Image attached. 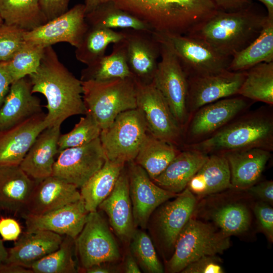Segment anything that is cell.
I'll list each match as a JSON object with an SVG mask.
<instances>
[{
	"label": "cell",
	"instance_id": "obj_1",
	"mask_svg": "<svg viewBox=\"0 0 273 273\" xmlns=\"http://www.w3.org/2000/svg\"><path fill=\"white\" fill-rule=\"evenodd\" d=\"M28 77L32 93L46 99L47 127L61 126L70 117L86 114L81 80L62 63L52 46L44 48L38 69Z\"/></svg>",
	"mask_w": 273,
	"mask_h": 273
},
{
	"label": "cell",
	"instance_id": "obj_2",
	"mask_svg": "<svg viewBox=\"0 0 273 273\" xmlns=\"http://www.w3.org/2000/svg\"><path fill=\"white\" fill-rule=\"evenodd\" d=\"M160 34L186 35L218 10L212 0H110Z\"/></svg>",
	"mask_w": 273,
	"mask_h": 273
},
{
	"label": "cell",
	"instance_id": "obj_3",
	"mask_svg": "<svg viewBox=\"0 0 273 273\" xmlns=\"http://www.w3.org/2000/svg\"><path fill=\"white\" fill-rule=\"evenodd\" d=\"M259 148L273 150V114L264 107L239 115L209 137L183 145L207 155Z\"/></svg>",
	"mask_w": 273,
	"mask_h": 273
},
{
	"label": "cell",
	"instance_id": "obj_4",
	"mask_svg": "<svg viewBox=\"0 0 273 273\" xmlns=\"http://www.w3.org/2000/svg\"><path fill=\"white\" fill-rule=\"evenodd\" d=\"M267 16L251 7L235 12L217 10L186 35L199 39L221 55L232 57L260 33Z\"/></svg>",
	"mask_w": 273,
	"mask_h": 273
},
{
	"label": "cell",
	"instance_id": "obj_5",
	"mask_svg": "<svg viewBox=\"0 0 273 273\" xmlns=\"http://www.w3.org/2000/svg\"><path fill=\"white\" fill-rule=\"evenodd\" d=\"M86 114L90 115L102 130L123 112L137 108L134 78L104 81H81Z\"/></svg>",
	"mask_w": 273,
	"mask_h": 273
},
{
	"label": "cell",
	"instance_id": "obj_6",
	"mask_svg": "<svg viewBox=\"0 0 273 273\" xmlns=\"http://www.w3.org/2000/svg\"><path fill=\"white\" fill-rule=\"evenodd\" d=\"M230 236L211 224L190 218L179 234L174 252L167 262L168 272H181L188 264L205 256L222 254L230 246Z\"/></svg>",
	"mask_w": 273,
	"mask_h": 273
},
{
	"label": "cell",
	"instance_id": "obj_7",
	"mask_svg": "<svg viewBox=\"0 0 273 273\" xmlns=\"http://www.w3.org/2000/svg\"><path fill=\"white\" fill-rule=\"evenodd\" d=\"M148 133L143 114L135 108L119 114L99 138L107 159L127 163L134 160Z\"/></svg>",
	"mask_w": 273,
	"mask_h": 273
},
{
	"label": "cell",
	"instance_id": "obj_8",
	"mask_svg": "<svg viewBox=\"0 0 273 273\" xmlns=\"http://www.w3.org/2000/svg\"><path fill=\"white\" fill-rule=\"evenodd\" d=\"M153 34L171 49L188 77L217 73L229 68L231 57L199 39L178 34Z\"/></svg>",
	"mask_w": 273,
	"mask_h": 273
},
{
	"label": "cell",
	"instance_id": "obj_9",
	"mask_svg": "<svg viewBox=\"0 0 273 273\" xmlns=\"http://www.w3.org/2000/svg\"><path fill=\"white\" fill-rule=\"evenodd\" d=\"M156 39L160 44L161 60L152 81L184 132L190 117L187 105L188 77L171 49Z\"/></svg>",
	"mask_w": 273,
	"mask_h": 273
},
{
	"label": "cell",
	"instance_id": "obj_10",
	"mask_svg": "<svg viewBox=\"0 0 273 273\" xmlns=\"http://www.w3.org/2000/svg\"><path fill=\"white\" fill-rule=\"evenodd\" d=\"M74 243L81 270L96 264L113 262L120 258L117 242L107 222L97 210L88 213Z\"/></svg>",
	"mask_w": 273,
	"mask_h": 273
},
{
	"label": "cell",
	"instance_id": "obj_11",
	"mask_svg": "<svg viewBox=\"0 0 273 273\" xmlns=\"http://www.w3.org/2000/svg\"><path fill=\"white\" fill-rule=\"evenodd\" d=\"M134 80L136 108L143 114L149 132L154 137L176 147L182 146L183 129L153 82L143 83Z\"/></svg>",
	"mask_w": 273,
	"mask_h": 273
},
{
	"label": "cell",
	"instance_id": "obj_12",
	"mask_svg": "<svg viewBox=\"0 0 273 273\" xmlns=\"http://www.w3.org/2000/svg\"><path fill=\"white\" fill-rule=\"evenodd\" d=\"M251 100L237 95L205 105L192 114L184 129L183 145L201 141L246 112Z\"/></svg>",
	"mask_w": 273,
	"mask_h": 273
},
{
	"label": "cell",
	"instance_id": "obj_13",
	"mask_svg": "<svg viewBox=\"0 0 273 273\" xmlns=\"http://www.w3.org/2000/svg\"><path fill=\"white\" fill-rule=\"evenodd\" d=\"M52 175L80 189L104 165L107 159L100 138L79 147L59 153Z\"/></svg>",
	"mask_w": 273,
	"mask_h": 273
},
{
	"label": "cell",
	"instance_id": "obj_14",
	"mask_svg": "<svg viewBox=\"0 0 273 273\" xmlns=\"http://www.w3.org/2000/svg\"><path fill=\"white\" fill-rule=\"evenodd\" d=\"M88 28L84 5L79 4L42 25L25 31L24 39L43 48L60 42H67L77 48Z\"/></svg>",
	"mask_w": 273,
	"mask_h": 273
},
{
	"label": "cell",
	"instance_id": "obj_15",
	"mask_svg": "<svg viewBox=\"0 0 273 273\" xmlns=\"http://www.w3.org/2000/svg\"><path fill=\"white\" fill-rule=\"evenodd\" d=\"M129 192L135 228L145 229L154 211L177 194L160 187L134 161L127 163Z\"/></svg>",
	"mask_w": 273,
	"mask_h": 273
},
{
	"label": "cell",
	"instance_id": "obj_16",
	"mask_svg": "<svg viewBox=\"0 0 273 273\" xmlns=\"http://www.w3.org/2000/svg\"><path fill=\"white\" fill-rule=\"evenodd\" d=\"M246 71L221 72L188 77L187 105L189 115L201 107L219 100L237 96Z\"/></svg>",
	"mask_w": 273,
	"mask_h": 273
},
{
	"label": "cell",
	"instance_id": "obj_17",
	"mask_svg": "<svg viewBox=\"0 0 273 273\" xmlns=\"http://www.w3.org/2000/svg\"><path fill=\"white\" fill-rule=\"evenodd\" d=\"M127 63L134 79L143 83L153 81L160 56V44L153 32L122 29Z\"/></svg>",
	"mask_w": 273,
	"mask_h": 273
},
{
	"label": "cell",
	"instance_id": "obj_18",
	"mask_svg": "<svg viewBox=\"0 0 273 273\" xmlns=\"http://www.w3.org/2000/svg\"><path fill=\"white\" fill-rule=\"evenodd\" d=\"M171 201L158 207L153 219L155 233L166 250L174 248L175 241L194 211L196 200L187 187Z\"/></svg>",
	"mask_w": 273,
	"mask_h": 273
},
{
	"label": "cell",
	"instance_id": "obj_19",
	"mask_svg": "<svg viewBox=\"0 0 273 273\" xmlns=\"http://www.w3.org/2000/svg\"><path fill=\"white\" fill-rule=\"evenodd\" d=\"M89 212L81 198L40 215L25 214L26 231H51L75 239L82 230Z\"/></svg>",
	"mask_w": 273,
	"mask_h": 273
},
{
	"label": "cell",
	"instance_id": "obj_20",
	"mask_svg": "<svg viewBox=\"0 0 273 273\" xmlns=\"http://www.w3.org/2000/svg\"><path fill=\"white\" fill-rule=\"evenodd\" d=\"M43 112L0 131V165H19L38 135L47 127Z\"/></svg>",
	"mask_w": 273,
	"mask_h": 273
},
{
	"label": "cell",
	"instance_id": "obj_21",
	"mask_svg": "<svg viewBox=\"0 0 273 273\" xmlns=\"http://www.w3.org/2000/svg\"><path fill=\"white\" fill-rule=\"evenodd\" d=\"M98 208L108 216L110 225L122 241L129 242L136 230L129 196L127 170L125 167L110 195Z\"/></svg>",
	"mask_w": 273,
	"mask_h": 273
},
{
	"label": "cell",
	"instance_id": "obj_22",
	"mask_svg": "<svg viewBox=\"0 0 273 273\" xmlns=\"http://www.w3.org/2000/svg\"><path fill=\"white\" fill-rule=\"evenodd\" d=\"M28 76L13 82L0 107V131L42 113L40 101L33 95Z\"/></svg>",
	"mask_w": 273,
	"mask_h": 273
},
{
	"label": "cell",
	"instance_id": "obj_23",
	"mask_svg": "<svg viewBox=\"0 0 273 273\" xmlns=\"http://www.w3.org/2000/svg\"><path fill=\"white\" fill-rule=\"evenodd\" d=\"M75 186L51 175L37 182L29 198L25 214L40 215L81 199Z\"/></svg>",
	"mask_w": 273,
	"mask_h": 273
},
{
	"label": "cell",
	"instance_id": "obj_24",
	"mask_svg": "<svg viewBox=\"0 0 273 273\" xmlns=\"http://www.w3.org/2000/svg\"><path fill=\"white\" fill-rule=\"evenodd\" d=\"M60 125L48 127L37 137L23 160L21 168L32 179L39 182L52 175L55 157L59 153Z\"/></svg>",
	"mask_w": 273,
	"mask_h": 273
},
{
	"label": "cell",
	"instance_id": "obj_25",
	"mask_svg": "<svg viewBox=\"0 0 273 273\" xmlns=\"http://www.w3.org/2000/svg\"><path fill=\"white\" fill-rule=\"evenodd\" d=\"M36 183L19 165H0V210L24 214Z\"/></svg>",
	"mask_w": 273,
	"mask_h": 273
},
{
	"label": "cell",
	"instance_id": "obj_26",
	"mask_svg": "<svg viewBox=\"0 0 273 273\" xmlns=\"http://www.w3.org/2000/svg\"><path fill=\"white\" fill-rule=\"evenodd\" d=\"M63 237L48 231H25L8 250L6 262L30 268L34 263L57 249Z\"/></svg>",
	"mask_w": 273,
	"mask_h": 273
},
{
	"label": "cell",
	"instance_id": "obj_27",
	"mask_svg": "<svg viewBox=\"0 0 273 273\" xmlns=\"http://www.w3.org/2000/svg\"><path fill=\"white\" fill-rule=\"evenodd\" d=\"M223 154L229 163L233 188L246 189L259 179L271 157V151L254 148Z\"/></svg>",
	"mask_w": 273,
	"mask_h": 273
},
{
	"label": "cell",
	"instance_id": "obj_28",
	"mask_svg": "<svg viewBox=\"0 0 273 273\" xmlns=\"http://www.w3.org/2000/svg\"><path fill=\"white\" fill-rule=\"evenodd\" d=\"M209 155L194 150H183L153 181L174 194L185 190L189 181L206 162Z\"/></svg>",
	"mask_w": 273,
	"mask_h": 273
},
{
	"label": "cell",
	"instance_id": "obj_29",
	"mask_svg": "<svg viewBox=\"0 0 273 273\" xmlns=\"http://www.w3.org/2000/svg\"><path fill=\"white\" fill-rule=\"evenodd\" d=\"M187 187L193 194L200 196L233 188L229 163L223 154L209 155Z\"/></svg>",
	"mask_w": 273,
	"mask_h": 273
},
{
	"label": "cell",
	"instance_id": "obj_30",
	"mask_svg": "<svg viewBox=\"0 0 273 273\" xmlns=\"http://www.w3.org/2000/svg\"><path fill=\"white\" fill-rule=\"evenodd\" d=\"M125 163L107 159L103 166L80 189L86 210H97L112 191Z\"/></svg>",
	"mask_w": 273,
	"mask_h": 273
},
{
	"label": "cell",
	"instance_id": "obj_31",
	"mask_svg": "<svg viewBox=\"0 0 273 273\" xmlns=\"http://www.w3.org/2000/svg\"><path fill=\"white\" fill-rule=\"evenodd\" d=\"M273 62V18L267 16L258 36L233 55L228 70L245 71L259 63Z\"/></svg>",
	"mask_w": 273,
	"mask_h": 273
},
{
	"label": "cell",
	"instance_id": "obj_32",
	"mask_svg": "<svg viewBox=\"0 0 273 273\" xmlns=\"http://www.w3.org/2000/svg\"><path fill=\"white\" fill-rule=\"evenodd\" d=\"M128 66L123 39L114 43L112 51L104 55L82 70L81 81H104L131 77Z\"/></svg>",
	"mask_w": 273,
	"mask_h": 273
},
{
	"label": "cell",
	"instance_id": "obj_33",
	"mask_svg": "<svg viewBox=\"0 0 273 273\" xmlns=\"http://www.w3.org/2000/svg\"><path fill=\"white\" fill-rule=\"evenodd\" d=\"M180 152L177 147L160 140L149 132L134 161L153 180L163 172Z\"/></svg>",
	"mask_w": 273,
	"mask_h": 273
},
{
	"label": "cell",
	"instance_id": "obj_34",
	"mask_svg": "<svg viewBox=\"0 0 273 273\" xmlns=\"http://www.w3.org/2000/svg\"><path fill=\"white\" fill-rule=\"evenodd\" d=\"M0 15L5 23L25 32L47 22L38 0H0Z\"/></svg>",
	"mask_w": 273,
	"mask_h": 273
},
{
	"label": "cell",
	"instance_id": "obj_35",
	"mask_svg": "<svg viewBox=\"0 0 273 273\" xmlns=\"http://www.w3.org/2000/svg\"><path fill=\"white\" fill-rule=\"evenodd\" d=\"M238 95L272 106L273 62L261 63L246 70Z\"/></svg>",
	"mask_w": 273,
	"mask_h": 273
},
{
	"label": "cell",
	"instance_id": "obj_36",
	"mask_svg": "<svg viewBox=\"0 0 273 273\" xmlns=\"http://www.w3.org/2000/svg\"><path fill=\"white\" fill-rule=\"evenodd\" d=\"M124 37L123 31L90 26L84 34L79 45L76 48V59L87 65L105 55L107 48L111 43L122 40Z\"/></svg>",
	"mask_w": 273,
	"mask_h": 273
},
{
	"label": "cell",
	"instance_id": "obj_37",
	"mask_svg": "<svg viewBox=\"0 0 273 273\" xmlns=\"http://www.w3.org/2000/svg\"><path fill=\"white\" fill-rule=\"evenodd\" d=\"M88 26L111 29H131L153 32L152 29L111 1L104 3L85 15Z\"/></svg>",
	"mask_w": 273,
	"mask_h": 273
},
{
	"label": "cell",
	"instance_id": "obj_38",
	"mask_svg": "<svg viewBox=\"0 0 273 273\" xmlns=\"http://www.w3.org/2000/svg\"><path fill=\"white\" fill-rule=\"evenodd\" d=\"M74 251V239L64 236L57 249L34 263L30 269L33 273H76Z\"/></svg>",
	"mask_w": 273,
	"mask_h": 273
},
{
	"label": "cell",
	"instance_id": "obj_39",
	"mask_svg": "<svg viewBox=\"0 0 273 273\" xmlns=\"http://www.w3.org/2000/svg\"><path fill=\"white\" fill-rule=\"evenodd\" d=\"M45 48L24 41L14 56L2 62L12 83L27 77L38 69Z\"/></svg>",
	"mask_w": 273,
	"mask_h": 273
},
{
	"label": "cell",
	"instance_id": "obj_40",
	"mask_svg": "<svg viewBox=\"0 0 273 273\" xmlns=\"http://www.w3.org/2000/svg\"><path fill=\"white\" fill-rule=\"evenodd\" d=\"M210 219L225 235L239 234L246 231L250 224L249 210L243 204L232 203L214 209Z\"/></svg>",
	"mask_w": 273,
	"mask_h": 273
},
{
	"label": "cell",
	"instance_id": "obj_41",
	"mask_svg": "<svg viewBox=\"0 0 273 273\" xmlns=\"http://www.w3.org/2000/svg\"><path fill=\"white\" fill-rule=\"evenodd\" d=\"M130 241L131 254L145 272H163L153 242L145 232L136 229Z\"/></svg>",
	"mask_w": 273,
	"mask_h": 273
},
{
	"label": "cell",
	"instance_id": "obj_42",
	"mask_svg": "<svg viewBox=\"0 0 273 273\" xmlns=\"http://www.w3.org/2000/svg\"><path fill=\"white\" fill-rule=\"evenodd\" d=\"M102 129L88 114L81 117L69 132L60 134L58 145L59 153L69 148L87 144L99 138Z\"/></svg>",
	"mask_w": 273,
	"mask_h": 273
},
{
	"label": "cell",
	"instance_id": "obj_43",
	"mask_svg": "<svg viewBox=\"0 0 273 273\" xmlns=\"http://www.w3.org/2000/svg\"><path fill=\"white\" fill-rule=\"evenodd\" d=\"M25 31L4 22L0 25V62L10 60L24 42Z\"/></svg>",
	"mask_w": 273,
	"mask_h": 273
},
{
	"label": "cell",
	"instance_id": "obj_44",
	"mask_svg": "<svg viewBox=\"0 0 273 273\" xmlns=\"http://www.w3.org/2000/svg\"><path fill=\"white\" fill-rule=\"evenodd\" d=\"M183 273H223L224 270L215 256H205L188 264Z\"/></svg>",
	"mask_w": 273,
	"mask_h": 273
},
{
	"label": "cell",
	"instance_id": "obj_45",
	"mask_svg": "<svg viewBox=\"0 0 273 273\" xmlns=\"http://www.w3.org/2000/svg\"><path fill=\"white\" fill-rule=\"evenodd\" d=\"M254 212L261 229L267 237L273 239V209L267 203H257L254 207Z\"/></svg>",
	"mask_w": 273,
	"mask_h": 273
},
{
	"label": "cell",
	"instance_id": "obj_46",
	"mask_svg": "<svg viewBox=\"0 0 273 273\" xmlns=\"http://www.w3.org/2000/svg\"><path fill=\"white\" fill-rule=\"evenodd\" d=\"M41 10L47 22L68 11L70 0H38Z\"/></svg>",
	"mask_w": 273,
	"mask_h": 273
},
{
	"label": "cell",
	"instance_id": "obj_47",
	"mask_svg": "<svg viewBox=\"0 0 273 273\" xmlns=\"http://www.w3.org/2000/svg\"><path fill=\"white\" fill-rule=\"evenodd\" d=\"M19 223L14 218H0V236L3 241H16L21 234Z\"/></svg>",
	"mask_w": 273,
	"mask_h": 273
},
{
	"label": "cell",
	"instance_id": "obj_48",
	"mask_svg": "<svg viewBox=\"0 0 273 273\" xmlns=\"http://www.w3.org/2000/svg\"><path fill=\"white\" fill-rule=\"evenodd\" d=\"M252 195L260 199L262 202L272 203L273 182L266 180L249 187L246 189Z\"/></svg>",
	"mask_w": 273,
	"mask_h": 273
},
{
	"label": "cell",
	"instance_id": "obj_49",
	"mask_svg": "<svg viewBox=\"0 0 273 273\" xmlns=\"http://www.w3.org/2000/svg\"><path fill=\"white\" fill-rule=\"evenodd\" d=\"M218 10L235 12L251 7L252 0H212Z\"/></svg>",
	"mask_w": 273,
	"mask_h": 273
},
{
	"label": "cell",
	"instance_id": "obj_50",
	"mask_svg": "<svg viewBox=\"0 0 273 273\" xmlns=\"http://www.w3.org/2000/svg\"><path fill=\"white\" fill-rule=\"evenodd\" d=\"M12 81L2 62H0V107L10 89Z\"/></svg>",
	"mask_w": 273,
	"mask_h": 273
},
{
	"label": "cell",
	"instance_id": "obj_51",
	"mask_svg": "<svg viewBox=\"0 0 273 273\" xmlns=\"http://www.w3.org/2000/svg\"><path fill=\"white\" fill-rule=\"evenodd\" d=\"M0 273H33L30 268L10 263L0 262Z\"/></svg>",
	"mask_w": 273,
	"mask_h": 273
},
{
	"label": "cell",
	"instance_id": "obj_52",
	"mask_svg": "<svg viewBox=\"0 0 273 273\" xmlns=\"http://www.w3.org/2000/svg\"><path fill=\"white\" fill-rule=\"evenodd\" d=\"M124 271L126 273L141 272L139 265L131 254H128L124 264Z\"/></svg>",
	"mask_w": 273,
	"mask_h": 273
},
{
	"label": "cell",
	"instance_id": "obj_53",
	"mask_svg": "<svg viewBox=\"0 0 273 273\" xmlns=\"http://www.w3.org/2000/svg\"><path fill=\"white\" fill-rule=\"evenodd\" d=\"M106 264V263L96 264L81 270L86 273H110L113 272L111 267Z\"/></svg>",
	"mask_w": 273,
	"mask_h": 273
},
{
	"label": "cell",
	"instance_id": "obj_54",
	"mask_svg": "<svg viewBox=\"0 0 273 273\" xmlns=\"http://www.w3.org/2000/svg\"><path fill=\"white\" fill-rule=\"evenodd\" d=\"M110 0H85L84 4L85 7V15L91 12L100 5Z\"/></svg>",
	"mask_w": 273,
	"mask_h": 273
},
{
	"label": "cell",
	"instance_id": "obj_55",
	"mask_svg": "<svg viewBox=\"0 0 273 273\" xmlns=\"http://www.w3.org/2000/svg\"><path fill=\"white\" fill-rule=\"evenodd\" d=\"M262 3L267 10L266 16L270 18H273V0H257Z\"/></svg>",
	"mask_w": 273,
	"mask_h": 273
},
{
	"label": "cell",
	"instance_id": "obj_56",
	"mask_svg": "<svg viewBox=\"0 0 273 273\" xmlns=\"http://www.w3.org/2000/svg\"><path fill=\"white\" fill-rule=\"evenodd\" d=\"M8 255V250L6 248L3 243V240L0 237V262L6 261Z\"/></svg>",
	"mask_w": 273,
	"mask_h": 273
},
{
	"label": "cell",
	"instance_id": "obj_57",
	"mask_svg": "<svg viewBox=\"0 0 273 273\" xmlns=\"http://www.w3.org/2000/svg\"><path fill=\"white\" fill-rule=\"evenodd\" d=\"M4 23V21L0 15V25H1L2 24H3Z\"/></svg>",
	"mask_w": 273,
	"mask_h": 273
}]
</instances>
